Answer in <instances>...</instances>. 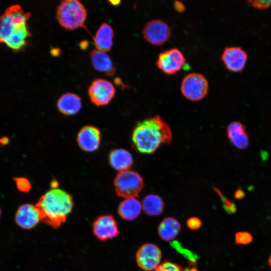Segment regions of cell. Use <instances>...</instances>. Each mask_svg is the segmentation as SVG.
<instances>
[{
  "instance_id": "obj_29",
  "label": "cell",
  "mask_w": 271,
  "mask_h": 271,
  "mask_svg": "<svg viewBox=\"0 0 271 271\" xmlns=\"http://www.w3.org/2000/svg\"><path fill=\"white\" fill-rule=\"evenodd\" d=\"M253 7L256 9H266L271 6V1H249Z\"/></svg>"
},
{
  "instance_id": "obj_38",
  "label": "cell",
  "mask_w": 271,
  "mask_h": 271,
  "mask_svg": "<svg viewBox=\"0 0 271 271\" xmlns=\"http://www.w3.org/2000/svg\"><path fill=\"white\" fill-rule=\"evenodd\" d=\"M1 18H2V17L0 16V24H1Z\"/></svg>"
},
{
  "instance_id": "obj_36",
  "label": "cell",
  "mask_w": 271,
  "mask_h": 271,
  "mask_svg": "<svg viewBox=\"0 0 271 271\" xmlns=\"http://www.w3.org/2000/svg\"><path fill=\"white\" fill-rule=\"evenodd\" d=\"M267 263L270 267L271 268V254H270L268 259H267Z\"/></svg>"
},
{
  "instance_id": "obj_16",
  "label": "cell",
  "mask_w": 271,
  "mask_h": 271,
  "mask_svg": "<svg viewBox=\"0 0 271 271\" xmlns=\"http://www.w3.org/2000/svg\"><path fill=\"white\" fill-rule=\"evenodd\" d=\"M113 31L107 23L102 24L94 37V43L97 50L106 52L109 51L112 46Z\"/></svg>"
},
{
  "instance_id": "obj_1",
  "label": "cell",
  "mask_w": 271,
  "mask_h": 271,
  "mask_svg": "<svg viewBox=\"0 0 271 271\" xmlns=\"http://www.w3.org/2000/svg\"><path fill=\"white\" fill-rule=\"evenodd\" d=\"M172 140L169 125L158 115L138 121L133 129L131 141L139 153L151 154Z\"/></svg>"
},
{
  "instance_id": "obj_18",
  "label": "cell",
  "mask_w": 271,
  "mask_h": 271,
  "mask_svg": "<svg viewBox=\"0 0 271 271\" xmlns=\"http://www.w3.org/2000/svg\"><path fill=\"white\" fill-rule=\"evenodd\" d=\"M109 161L111 166L119 172L129 170L132 167L133 162L130 153L121 149L111 152L109 156Z\"/></svg>"
},
{
  "instance_id": "obj_17",
  "label": "cell",
  "mask_w": 271,
  "mask_h": 271,
  "mask_svg": "<svg viewBox=\"0 0 271 271\" xmlns=\"http://www.w3.org/2000/svg\"><path fill=\"white\" fill-rule=\"evenodd\" d=\"M57 105L62 113L72 115L76 114L81 109V101L80 97L76 94L68 92L59 98Z\"/></svg>"
},
{
  "instance_id": "obj_19",
  "label": "cell",
  "mask_w": 271,
  "mask_h": 271,
  "mask_svg": "<svg viewBox=\"0 0 271 271\" xmlns=\"http://www.w3.org/2000/svg\"><path fill=\"white\" fill-rule=\"evenodd\" d=\"M90 57L92 65L97 71L109 76L114 74L115 68L111 59L105 52L93 50L90 53Z\"/></svg>"
},
{
  "instance_id": "obj_3",
  "label": "cell",
  "mask_w": 271,
  "mask_h": 271,
  "mask_svg": "<svg viewBox=\"0 0 271 271\" xmlns=\"http://www.w3.org/2000/svg\"><path fill=\"white\" fill-rule=\"evenodd\" d=\"M29 17L19 6L9 8L2 16L0 43L15 51L23 49L30 36L27 23Z\"/></svg>"
},
{
  "instance_id": "obj_4",
  "label": "cell",
  "mask_w": 271,
  "mask_h": 271,
  "mask_svg": "<svg viewBox=\"0 0 271 271\" xmlns=\"http://www.w3.org/2000/svg\"><path fill=\"white\" fill-rule=\"evenodd\" d=\"M87 11L83 5L77 0H65L57 8L56 18L65 29L73 30L84 26Z\"/></svg>"
},
{
  "instance_id": "obj_25",
  "label": "cell",
  "mask_w": 271,
  "mask_h": 271,
  "mask_svg": "<svg viewBox=\"0 0 271 271\" xmlns=\"http://www.w3.org/2000/svg\"><path fill=\"white\" fill-rule=\"evenodd\" d=\"M214 190L218 195L220 197L222 201L223 202V207L225 210L230 214L234 213L236 210L235 205L234 203L231 202L228 199L225 198L221 193L219 189L216 188H214Z\"/></svg>"
},
{
  "instance_id": "obj_12",
  "label": "cell",
  "mask_w": 271,
  "mask_h": 271,
  "mask_svg": "<svg viewBox=\"0 0 271 271\" xmlns=\"http://www.w3.org/2000/svg\"><path fill=\"white\" fill-rule=\"evenodd\" d=\"M221 59L230 71L239 72L243 70L247 60V54L240 47H227L221 55Z\"/></svg>"
},
{
  "instance_id": "obj_7",
  "label": "cell",
  "mask_w": 271,
  "mask_h": 271,
  "mask_svg": "<svg viewBox=\"0 0 271 271\" xmlns=\"http://www.w3.org/2000/svg\"><path fill=\"white\" fill-rule=\"evenodd\" d=\"M145 39L150 44L161 46L169 40L171 35L169 26L160 19H154L147 22L143 29Z\"/></svg>"
},
{
  "instance_id": "obj_6",
  "label": "cell",
  "mask_w": 271,
  "mask_h": 271,
  "mask_svg": "<svg viewBox=\"0 0 271 271\" xmlns=\"http://www.w3.org/2000/svg\"><path fill=\"white\" fill-rule=\"evenodd\" d=\"M208 82L202 74L191 73L183 79L181 91L183 96L188 100L197 101L203 99L208 90Z\"/></svg>"
},
{
  "instance_id": "obj_5",
  "label": "cell",
  "mask_w": 271,
  "mask_h": 271,
  "mask_svg": "<svg viewBox=\"0 0 271 271\" xmlns=\"http://www.w3.org/2000/svg\"><path fill=\"white\" fill-rule=\"evenodd\" d=\"M114 188L117 196L125 199L137 197L144 187V180L137 172H119L114 179Z\"/></svg>"
},
{
  "instance_id": "obj_24",
  "label": "cell",
  "mask_w": 271,
  "mask_h": 271,
  "mask_svg": "<svg viewBox=\"0 0 271 271\" xmlns=\"http://www.w3.org/2000/svg\"><path fill=\"white\" fill-rule=\"evenodd\" d=\"M253 240L251 233L247 231H238L235 234V241L236 244L247 245Z\"/></svg>"
},
{
  "instance_id": "obj_31",
  "label": "cell",
  "mask_w": 271,
  "mask_h": 271,
  "mask_svg": "<svg viewBox=\"0 0 271 271\" xmlns=\"http://www.w3.org/2000/svg\"><path fill=\"white\" fill-rule=\"evenodd\" d=\"M244 196V193L241 189L237 190L234 194V197L236 199H240Z\"/></svg>"
},
{
  "instance_id": "obj_33",
  "label": "cell",
  "mask_w": 271,
  "mask_h": 271,
  "mask_svg": "<svg viewBox=\"0 0 271 271\" xmlns=\"http://www.w3.org/2000/svg\"><path fill=\"white\" fill-rule=\"evenodd\" d=\"M183 271H198L195 265H191L190 266L185 269Z\"/></svg>"
},
{
  "instance_id": "obj_21",
  "label": "cell",
  "mask_w": 271,
  "mask_h": 271,
  "mask_svg": "<svg viewBox=\"0 0 271 271\" xmlns=\"http://www.w3.org/2000/svg\"><path fill=\"white\" fill-rule=\"evenodd\" d=\"M181 224L175 218L168 217L164 218L158 227L159 236L165 241L173 240L179 234Z\"/></svg>"
},
{
  "instance_id": "obj_14",
  "label": "cell",
  "mask_w": 271,
  "mask_h": 271,
  "mask_svg": "<svg viewBox=\"0 0 271 271\" xmlns=\"http://www.w3.org/2000/svg\"><path fill=\"white\" fill-rule=\"evenodd\" d=\"M77 141L80 148L85 152L96 150L100 144V132L98 128L92 125H86L79 131Z\"/></svg>"
},
{
  "instance_id": "obj_20",
  "label": "cell",
  "mask_w": 271,
  "mask_h": 271,
  "mask_svg": "<svg viewBox=\"0 0 271 271\" xmlns=\"http://www.w3.org/2000/svg\"><path fill=\"white\" fill-rule=\"evenodd\" d=\"M142 207L141 202L135 198H127L119 204L118 213L123 219L132 220L140 215Z\"/></svg>"
},
{
  "instance_id": "obj_28",
  "label": "cell",
  "mask_w": 271,
  "mask_h": 271,
  "mask_svg": "<svg viewBox=\"0 0 271 271\" xmlns=\"http://www.w3.org/2000/svg\"><path fill=\"white\" fill-rule=\"evenodd\" d=\"M201 220L197 217L190 218L187 221V226L192 230H197L201 226Z\"/></svg>"
},
{
  "instance_id": "obj_8",
  "label": "cell",
  "mask_w": 271,
  "mask_h": 271,
  "mask_svg": "<svg viewBox=\"0 0 271 271\" xmlns=\"http://www.w3.org/2000/svg\"><path fill=\"white\" fill-rule=\"evenodd\" d=\"M185 62L186 59L182 52L174 48L160 53L156 64L164 73L173 75L179 71Z\"/></svg>"
},
{
  "instance_id": "obj_34",
  "label": "cell",
  "mask_w": 271,
  "mask_h": 271,
  "mask_svg": "<svg viewBox=\"0 0 271 271\" xmlns=\"http://www.w3.org/2000/svg\"><path fill=\"white\" fill-rule=\"evenodd\" d=\"M58 186V183L56 181H52L51 183V189H57Z\"/></svg>"
},
{
  "instance_id": "obj_22",
  "label": "cell",
  "mask_w": 271,
  "mask_h": 271,
  "mask_svg": "<svg viewBox=\"0 0 271 271\" xmlns=\"http://www.w3.org/2000/svg\"><path fill=\"white\" fill-rule=\"evenodd\" d=\"M142 206L144 212L148 215L157 216L163 212L164 203L159 196L150 194L144 198Z\"/></svg>"
},
{
  "instance_id": "obj_37",
  "label": "cell",
  "mask_w": 271,
  "mask_h": 271,
  "mask_svg": "<svg viewBox=\"0 0 271 271\" xmlns=\"http://www.w3.org/2000/svg\"><path fill=\"white\" fill-rule=\"evenodd\" d=\"M1 207H0V217H1Z\"/></svg>"
},
{
  "instance_id": "obj_26",
  "label": "cell",
  "mask_w": 271,
  "mask_h": 271,
  "mask_svg": "<svg viewBox=\"0 0 271 271\" xmlns=\"http://www.w3.org/2000/svg\"><path fill=\"white\" fill-rule=\"evenodd\" d=\"M155 271H183V269L179 265L166 260L160 264Z\"/></svg>"
},
{
  "instance_id": "obj_35",
  "label": "cell",
  "mask_w": 271,
  "mask_h": 271,
  "mask_svg": "<svg viewBox=\"0 0 271 271\" xmlns=\"http://www.w3.org/2000/svg\"><path fill=\"white\" fill-rule=\"evenodd\" d=\"M51 53L53 56H57L59 55L60 52H59V49L54 48L51 50Z\"/></svg>"
},
{
  "instance_id": "obj_13",
  "label": "cell",
  "mask_w": 271,
  "mask_h": 271,
  "mask_svg": "<svg viewBox=\"0 0 271 271\" xmlns=\"http://www.w3.org/2000/svg\"><path fill=\"white\" fill-rule=\"evenodd\" d=\"M15 216L17 224L25 229L33 228L41 220L39 213L36 206L29 203L20 206Z\"/></svg>"
},
{
  "instance_id": "obj_15",
  "label": "cell",
  "mask_w": 271,
  "mask_h": 271,
  "mask_svg": "<svg viewBox=\"0 0 271 271\" xmlns=\"http://www.w3.org/2000/svg\"><path fill=\"white\" fill-rule=\"evenodd\" d=\"M227 135L230 143L239 149H245L249 138L244 125L239 121L231 122L227 128Z\"/></svg>"
},
{
  "instance_id": "obj_11",
  "label": "cell",
  "mask_w": 271,
  "mask_h": 271,
  "mask_svg": "<svg viewBox=\"0 0 271 271\" xmlns=\"http://www.w3.org/2000/svg\"><path fill=\"white\" fill-rule=\"evenodd\" d=\"M92 230L95 236L103 241L114 238L119 233L116 220L110 214L96 218L93 223Z\"/></svg>"
},
{
  "instance_id": "obj_27",
  "label": "cell",
  "mask_w": 271,
  "mask_h": 271,
  "mask_svg": "<svg viewBox=\"0 0 271 271\" xmlns=\"http://www.w3.org/2000/svg\"><path fill=\"white\" fill-rule=\"evenodd\" d=\"M14 181L18 189L20 191L27 192L31 189V184L27 179L24 177H17L14 178Z\"/></svg>"
},
{
  "instance_id": "obj_23",
  "label": "cell",
  "mask_w": 271,
  "mask_h": 271,
  "mask_svg": "<svg viewBox=\"0 0 271 271\" xmlns=\"http://www.w3.org/2000/svg\"><path fill=\"white\" fill-rule=\"evenodd\" d=\"M171 245L178 252L181 253L184 257L187 258L190 262L191 265L196 264L197 260L199 258L197 254L193 253L188 249L184 248L177 240H174L170 243Z\"/></svg>"
},
{
  "instance_id": "obj_2",
  "label": "cell",
  "mask_w": 271,
  "mask_h": 271,
  "mask_svg": "<svg viewBox=\"0 0 271 271\" xmlns=\"http://www.w3.org/2000/svg\"><path fill=\"white\" fill-rule=\"evenodd\" d=\"M35 206L41 220L56 228L65 222L72 210L74 202L70 194L57 188L46 192Z\"/></svg>"
},
{
  "instance_id": "obj_32",
  "label": "cell",
  "mask_w": 271,
  "mask_h": 271,
  "mask_svg": "<svg viewBox=\"0 0 271 271\" xmlns=\"http://www.w3.org/2000/svg\"><path fill=\"white\" fill-rule=\"evenodd\" d=\"M9 139L7 137H3L0 139V144L5 145L9 142Z\"/></svg>"
},
{
  "instance_id": "obj_9",
  "label": "cell",
  "mask_w": 271,
  "mask_h": 271,
  "mask_svg": "<svg viewBox=\"0 0 271 271\" xmlns=\"http://www.w3.org/2000/svg\"><path fill=\"white\" fill-rule=\"evenodd\" d=\"M115 89L112 84L103 79L94 80L88 88L91 102L96 106L107 105L113 98Z\"/></svg>"
},
{
  "instance_id": "obj_10",
  "label": "cell",
  "mask_w": 271,
  "mask_h": 271,
  "mask_svg": "<svg viewBox=\"0 0 271 271\" xmlns=\"http://www.w3.org/2000/svg\"><path fill=\"white\" fill-rule=\"evenodd\" d=\"M162 252L159 247L152 243L142 245L136 253L138 265L145 271H152L160 265Z\"/></svg>"
},
{
  "instance_id": "obj_30",
  "label": "cell",
  "mask_w": 271,
  "mask_h": 271,
  "mask_svg": "<svg viewBox=\"0 0 271 271\" xmlns=\"http://www.w3.org/2000/svg\"><path fill=\"white\" fill-rule=\"evenodd\" d=\"M175 9L178 12H183L185 10L184 4L180 1H175L174 4Z\"/></svg>"
}]
</instances>
